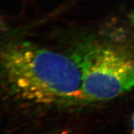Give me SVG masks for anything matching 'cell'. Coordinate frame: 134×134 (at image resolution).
I'll return each mask as SVG.
<instances>
[{
  "mask_svg": "<svg viewBox=\"0 0 134 134\" xmlns=\"http://www.w3.org/2000/svg\"><path fill=\"white\" fill-rule=\"evenodd\" d=\"M71 57L81 76V100L105 101L134 88V56L119 47L98 41L83 43Z\"/></svg>",
  "mask_w": 134,
  "mask_h": 134,
  "instance_id": "7a4b0ae2",
  "label": "cell"
},
{
  "mask_svg": "<svg viewBox=\"0 0 134 134\" xmlns=\"http://www.w3.org/2000/svg\"><path fill=\"white\" fill-rule=\"evenodd\" d=\"M59 134H65V133H59Z\"/></svg>",
  "mask_w": 134,
  "mask_h": 134,
  "instance_id": "277c9868",
  "label": "cell"
},
{
  "mask_svg": "<svg viewBox=\"0 0 134 134\" xmlns=\"http://www.w3.org/2000/svg\"><path fill=\"white\" fill-rule=\"evenodd\" d=\"M0 82L17 99L35 104L81 100V76L74 58L29 42L0 46Z\"/></svg>",
  "mask_w": 134,
  "mask_h": 134,
  "instance_id": "6da1fadb",
  "label": "cell"
},
{
  "mask_svg": "<svg viewBox=\"0 0 134 134\" xmlns=\"http://www.w3.org/2000/svg\"><path fill=\"white\" fill-rule=\"evenodd\" d=\"M130 134H134V114L132 115V124H131V132Z\"/></svg>",
  "mask_w": 134,
  "mask_h": 134,
  "instance_id": "3957f363",
  "label": "cell"
}]
</instances>
